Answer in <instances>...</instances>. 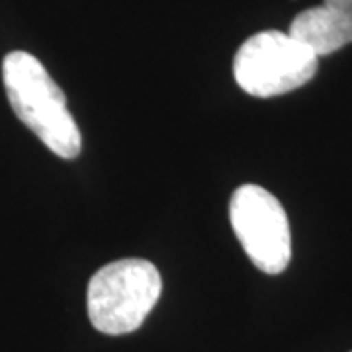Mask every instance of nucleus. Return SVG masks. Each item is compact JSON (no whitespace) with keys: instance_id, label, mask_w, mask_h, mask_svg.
I'll list each match as a JSON object with an SVG mask.
<instances>
[{"instance_id":"1","label":"nucleus","mask_w":352,"mask_h":352,"mask_svg":"<svg viewBox=\"0 0 352 352\" xmlns=\"http://www.w3.org/2000/svg\"><path fill=\"white\" fill-rule=\"evenodd\" d=\"M2 80L14 113L41 143L61 159H75L82 149L80 129L69 112L65 92L38 57L12 51L2 61Z\"/></svg>"},{"instance_id":"2","label":"nucleus","mask_w":352,"mask_h":352,"mask_svg":"<svg viewBox=\"0 0 352 352\" xmlns=\"http://www.w3.org/2000/svg\"><path fill=\"white\" fill-rule=\"evenodd\" d=\"M161 292V274L149 261L124 258L106 264L88 282L90 323L104 335L133 333L151 314Z\"/></svg>"},{"instance_id":"3","label":"nucleus","mask_w":352,"mask_h":352,"mask_svg":"<svg viewBox=\"0 0 352 352\" xmlns=\"http://www.w3.org/2000/svg\"><path fill=\"white\" fill-rule=\"evenodd\" d=\"M319 57L288 32L254 34L237 51L235 80L247 94L270 98L307 85L317 73Z\"/></svg>"},{"instance_id":"4","label":"nucleus","mask_w":352,"mask_h":352,"mask_svg":"<svg viewBox=\"0 0 352 352\" xmlns=\"http://www.w3.org/2000/svg\"><path fill=\"white\" fill-rule=\"evenodd\" d=\"M231 227L251 263L264 274H280L292 261V233L284 206L258 184H243L229 201Z\"/></svg>"},{"instance_id":"5","label":"nucleus","mask_w":352,"mask_h":352,"mask_svg":"<svg viewBox=\"0 0 352 352\" xmlns=\"http://www.w3.org/2000/svg\"><path fill=\"white\" fill-rule=\"evenodd\" d=\"M296 38L317 57H325L352 43V0H323L321 6L300 12L289 24Z\"/></svg>"}]
</instances>
